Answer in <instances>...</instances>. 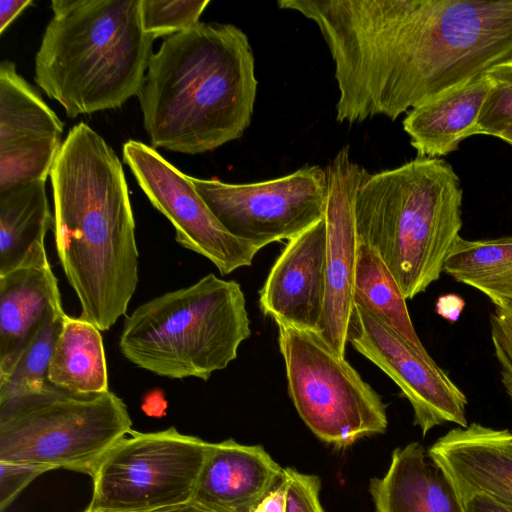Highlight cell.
<instances>
[{
    "label": "cell",
    "mask_w": 512,
    "mask_h": 512,
    "mask_svg": "<svg viewBox=\"0 0 512 512\" xmlns=\"http://www.w3.org/2000/svg\"><path fill=\"white\" fill-rule=\"evenodd\" d=\"M347 342L400 388L423 436L446 422L468 426L467 398L428 354L366 309L354 305Z\"/></svg>",
    "instance_id": "cell-12"
},
{
    "label": "cell",
    "mask_w": 512,
    "mask_h": 512,
    "mask_svg": "<svg viewBox=\"0 0 512 512\" xmlns=\"http://www.w3.org/2000/svg\"><path fill=\"white\" fill-rule=\"evenodd\" d=\"M488 89L484 72L411 109L403 128L418 157L445 156L472 136Z\"/></svg>",
    "instance_id": "cell-20"
},
{
    "label": "cell",
    "mask_w": 512,
    "mask_h": 512,
    "mask_svg": "<svg viewBox=\"0 0 512 512\" xmlns=\"http://www.w3.org/2000/svg\"><path fill=\"white\" fill-rule=\"evenodd\" d=\"M256 91L247 35L232 24L198 22L152 53L137 96L151 147L194 155L243 135Z\"/></svg>",
    "instance_id": "cell-3"
},
{
    "label": "cell",
    "mask_w": 512,
    "mask_h": 512,
    "mask_svg": "<svg viewBox=\"0 0 512 512\" xmlns=\"http://www.w3.org/2000/svg\"><path fill=\"white\" fill-rule=\"evenodd\" d=\"M84 512H98V511H91L86 509ZM130 512H215L196 501H190L187 503L179 504V505H173V506H166L156 509H149V510H140V511H130Z\"/></svg>",
    "instance_id": "cell-35"
},
{
    "label": "cell",
    "mask_w": 512,
    "mask_h": 512,
    "mask_svg": "<svg viewBox=\"0 0 512 512\" xmlns=\"http://www.w3.org/2000/svg\"><path fill=\"white\" fill-rule=\"evenodd\" d=\"M209 3V0H141L142 27L154 39L170 37L196 25Z\"/></svg>",
    "instance_id": "cell-27"
},
{
    "label": "cell",
    "mask_w": 512,
    "mask_h": 512,
    "mask_svg": "<svg viewBox=\"0 0 512 512\" xmlns=\"http://www.w3.org/2000/svg\"><path fill=\"white\" fill-rule=\"evenodd\" d=\"M131 426L114 392L81 394L50 383L0 404V462L91 475Z\"/></svg>",
    "instance_id": "cell-7"
},
{
    "label": "cell",
    "mask_w": 512,
    "mask_h": 512,
    "mask_svg": "<svg viewBox=\"0 0 512 512\" xmlns=\"http://www.w3.org/2000/svg\"><path fill=\"white\" fill-rule=\"evenodd\" d=\"M53 225L45 181L0 191V275L21 267L50 264L44 240Z\"/></svg>",
    "instance_id": "cell-21"
},
{
    "label": "cell",
    "mask_w": 512,
    "mask_h": 512,
    "mask_svg": "<svg viewBox=\"0 0 512 512\" xmlns=\"http://www.w3.org/2000/svg\"><path fill=\"white\" fill-rule=\"evenodd\" d=\"M189 177L226 230L261 249L290 240L324 218L328 178L319 166L245 184Z\"/></svg>",
    "instance_id": "cell-10"
},
{
    "label": "cell",
    "mask_w": 512,
    "mask_h": 512,
    "mask_svg": "<svg viewBox=\"0 0 512 512\" xmlns=\"http://www.w3.org/2000/svg\"><path fill=\"white\" fill-rule=\"evenodd\" d=\"M278 344L289 396L320 440L345 448L386 431L381 396L317 331L279 324Z\"/></svg>",
    "instance_id": "cell-8"
},
{
    "label": "cell",
    "mask_w": 512,
    "mask_h": 512,
    "mask_svg": "<svg viewBox=\"0 0 512 512\" xmlns=\"http://www.w3.org/2000/svg\"><path fill=\"white\" fill-rule=\"evenodd\" d=\"M212 443L170 427L130 431L99 460L88 510L130 512L193 501Z\"/></svg>",
    "instance_id": "cell-9"
},
{
    "label": "cell",
    "mask_w": 512,
    "mask_h": 512,
    "mask_svg": "<svg viewBox=\"0 0 512 512\" xmlns=\"http://www.w3.org/2000/svg\"><path fill=\"white\" fill-rule=\"evenodd\" d=\"M54 240L80 318L101 332L126 316L138 284L135 221L122 164L84 122L64 139L50 172Z\"/></svg>",
    "instance_id": "cell-2"
},
{
    "label": "cell",
    "mask_w": 512,
    "mask_h": 512,
    "mask_svg": "<svg viewBox=\"0 0 512 512\" xmlns=\"http://www.w3.org/2000/svg\"><path fill=\"white\" fill-rule=\"evenodd\" d=\"M324 218L288 240L259 291V306L277 325L319 331L327 291Z\"/></svg>",
    "instance_id": "cell-15"
},
{
    "label": "cell",
    "mask_w": 512,
    "mask_h": 512,
    "mask_svg": "<svg viewBox=\"0 0 512 512\" xmlns=\"http://www.w3.org/2000/svg\"><path fill=\"white\" fill-rule=\"evenodd\" d=\"M462 501L464 512H512V506L483 494H473Z\"/></svg>",
    "instance_id": "cell-32"
},
{
    "label": "cell",
    "mask_w": 512,
    "mask_h": 512,
    "mask_svg": "<svg viewBox=\"0 0 512 512\" xmlns=\"http://www.w3.org/2000/svg\"><path fill=\"white\" fill-rule=\"evenodd\" d=\"M428 455L461 500L483 494L512 506V432L479 423L440 437Z\"/></svg>",
    "instance_id": "cell-16"
},
{
    "label": "cell",
    "mask_w": 512,
    "mask_h": 512,
    "mask_svg": "<svg viewBox=\"0 0 512 512\" xmlns=\"http://www.w3.org/2000/svg\"><path fill=\"white\" fill-rule=\"evenodd\" d=\"M489 89L480 110L472 136L497 137L512 128V57L485 72Z\"/></svg>",
    "instance_id": "cell-26"
},
{
    "label": "cell",
    "mask_w": 512,
    "mask_h": 512,
    "mask_svg": "<svg viewBox=\"0 0 512 512\" xmlns=\"http://www.w3.org/2000/svg\"><path fill=\"white\" fill-rule=\"evenodd\" d=\"M462 198L459 177L439 158L367 173L359 185L358 241L377 252L407 300L440 278L460 237Z\"/></svg>",
    "instance_id": "cell-5"
},
{
    "label": "cell",
    "mask_w": 512,
    "mask_h": 512,
    "mask_svg": "<svg viewBox=\"0 0 512 512\" xmlns=\"http://www.w3.org/2000/svg\"><path fill=\"white\" fill-rule=\"evenodd\" d=\"M283 476L260 445L212 443L193 500L215 512H251Z\"/></svg>",
    "instance_id": "cell-17"
},
{
    "label": "cell",
    "mask_w": 512,
    "mask_h": 512,
    "mask_svg": "<svg viewBox=\"0 0 512 512\" xmlns=\"http://www.w3.org/2000/svg\"><path fill=\"white\" fill-rule=\"evenodd\" d=\"M287 494L285 512H324L320 500V479L311 474L285 468Z\"/></svg>",
    "instance_id": "cell-29"
},
{
    "label": "cell",
    "mask_w": 512,
    "mask_h": 512,
    "mask_svg": "<svg viewBox=\"0 0 512 512\" xmlns=\"http://www.w3.org/2000/svg\"><path fill=\"white\" fill-rule=\"evenodd\" d=\"M497 137L503 139L504 141L512 145V128L503 131Z\"/></svg>",
    "instance_id": "cell-36"
},
{
    "label": "cell",
    "mask_w": 512,
    "mask_h": 512,
    "mask_svg": "<svg viewBox=\"0 0 512 512\" xmlns=\"http://www.w3.org/2000/svg\"><path fill=\"white\" fill-rule=\"evenodd\" d=\"M50 469L31 464L0 462V512L36 477Z\"/></svg>",
    "instance_id": "cell-30"
},
{
    "label": "cell",
    "mask_w": 512,
    "mask_h": 512,
    "mask_svg": "<svg viewBox=\"0 0 512 512\" xmlns=\"http://www.w3.org/2000/svg\"><path fill=\"white\" fill-rule=\"evenodd\" d=\"M33 1L31 0H1L0 1V34L2 35L10 24Z\"/></svg>",
    "instance_id": "cell-34"
},
{
    "label": "cell",
    "mask_w": 512,
    "mask_h": 512,
    "mask_svg": "<svg viewBox=\"0 0 512 512\" xmlns=\"http://www.w3.org/2000/svg\"><path fill=\"white\" fill-rule=\"evenodd\" d=\"M48 380L81 394L109 390L103 339L94 324L66 315L50 361Z\"/></svg>",
    "instance_id": "cell-22"
},
{
    "label": "cell",
    "mask_w": 512,
    "mask_h": 512,
    "mask_svg": "<svg viewBox=\"0 0 512 512\" xmlns=\"http://www.w3.org/2000/svg\"><path fill=\"white\" fill-rule=\"evenodd\" d=\"M287 478L284 476L277 485L265 495L251 512H285Z\"/></svg>",
    "instance_id": "cell-31"
},
{
    "label": "cell",
    "mask_w": 512,
    "mask_h": 512,
    "mask_svg": "<svg viewBox=\"0 0 512 512\" xmlns=\"http://www.w3.org/2000/svg\"><path fill=\"white\" fill-rule=\"evenodd\" d=\"M376 512H464L453 485L416 442L392 453L388 471L370 481Z\"/></svg>",
    "instance_id": "cell-19"
},
{
    "label": "cell",
    "mask_w": 512,
    "mask_h": 512,
    "mask_svg": "<svg viewBox=\"0 0 512 512\" xmlns=\"http://www.w3.org/2000/svg\"><path fill=\"white\" fill-rule=\"evenodd\" d=\"M63 309L51 265L0 275V377L15 366L50 313Z\"/></svg>",
    "instance_id": "cell-18"
},
{
    "label": "cell",
    "mask_w": 512,
    "mask_h": 512,
    "mask_svg": "<svg viewBox=\"0 0 512 512\" xmlns=\"http://www.w3.org/2000/svg\"><path fill=\"white\" fill-rule=\"evenodd\" d=\"M66 315L63 309L50 313L13 369L0 377V404L50 384L49 365Z\"/></svg>",
    "instance_id": "cell-25"
},
{
    "label": "cell",
    "mask_w": 512,
    "mask_h": 512,
    "mask_svg": "<svg viewBox=\"0 0 512 512\" xmlns=\"http://www.w3.org/2000/svg\"><path fill=\"white\" fill-rule=\"evenodd\" d=\"M326 171L327 291L318 333L344 357L354 309L353 287L359 247L354 202L358 187L368 172L351 161L348 146L339 150Z\"/></svg>",
    "instance_id": "cell-14"
},
{
    "label": "cell",
    "mask_w": 512,
    "mask_h": 512,
    "mask_svg": "<svg viewBox=\"0 0 512 512\" xmlns=\"http://www.w3.org/2000/svg\"><path fill=\"white\" fill-rule=\"evenodd\" d=\"M141 0H54L35 82L69 118L121 107L142 86L155 40Z\"/></svg>",
    "instance_id": "cell-4"
},
{
    "label": "cell",
    "mask_w": 512,
    "mask_h": 512,
    "mask_svg": "<svg viewBox=\"0 0 512 512\" xmlns=\"http://www.w3.org/2000/svg\"><path fill=\"white\" fill-rule=\"evenodd\" d=\"M63 123L10 60L0 63V191L46 181L62 146Z\"/></svg>",
    "instance_id": "cell-13"
},
{
    "label": "cell",
    "mask_w": 512,
    "mask_h": 512,
    "mask_svg": "<svg viewBox=\"0 0 512 512\" xmlns=\"http://www.w3.org/2000/svg\"><path fill=\"white\" fill-rule=\"evenodd\" d=\"M354 305L384 321L409 343L427 352L411 321L406 298L377 252L359 243L353 287Z\"/></svg>",
    "instance_id": "cell-24"
},
{
    "label": "cell",
    "mask_w": 512,
    "mask_h": 512,
    "mask_svg": "<svg viewBox=\"0 0 512 512\" xmlns=\"http://www.w3.org/2000/svg\"><path fill=\"white\" fill-rule=\"evenodd\" d=\"M443 272L487 296L496 308L512 309V237L457 239Z\"/></svg>",
    "instance_id": "cell-23"
},
{
    "label": "cell",
    "mask_w": 512,
    "mask_h": 512,
    "mask_svg": "<svg viewBox=\"0 0 512 512\" xmlns=\"http://www.w3.org/2000/svg\"><path fill=\"white\" fill-rule=\"evenodd\" d=\"M465 306V301L458 295L447 294L438 298L436 312L442 318L455 322Z\"/></svg>",
    "instance_id": "cell-33"
},
{
    "label": "cell",
    "mask_w": 512,
    "mask_h": 512,
    "mask_svg": "<svg viewBox=\"0 0 512 512\" xmlns=\"http://www.w3.org/2000/svg\"><path fill=\"white\" fill-rule=\"evenodd\" d=\"M250 335L240 284L210 273L127 315L119 348L131 363L158 376L207 381L237 358Z\"/></svg>",
    "instance_id": "cell-6"
},
{
    "label": "cell",
    "mask_w": 512,
    "mask_h": 512,
    "mask_svg": "<svg viewBox=\"0 0 512 512\" xmlns=\"http://www.w3.org/2000/svg\"><path fill=\"white\" fill-rule=\"evenodd\" d=\"M490 330L501 382L512 403V310L496 308L490 316Z\"/></svg>",
    "instance_id": "cell-28"
},
{
    "label": "cell",
    "mask_w": 512,
    "mask_h": 512,
    "mask_svg": "<svg viewBox=\"0 0 512 512\" xmlns=\"http://www.w3.org/2000/svg\"><path fill=\"white\" fill-rule=\"evenodd\" d=\"M318 26L336 119L395 120L512 57V0H279Z\"/></svg>",
    "instance_id": "cell-1"
},
{
    "label": "cell",
    "mask_w": 512,
    "mask_h": 512,
    "mask_svg": "<svg viewBox=\"0 0 512 512\" xmlns=\"http://www.w3.org/2000/svg\"><path fill=\"white\" fill-rule=\"evenodd\" d=\"M122 152L150 203L174 227L180 246L207 258L221 275L252 264L261 248L227 231L188 175L143 142L128 140Z\"/></svg>",
    "instance_id": "cell-11"
}]
</instances>
